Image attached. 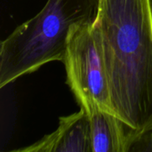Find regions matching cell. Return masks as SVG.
<instances>
[{
  "label": "cell",
  "instance_id": "2",
  "mask_svg": "<svg viewBox=\"0 0 152 152\" xmlns=\"http://www.w3.org/2000/svg\"><path fill=\"white\" fill-rule=\"evenodd\" d=\"M97 0H47L0 45V88L46 63L63 61L71 28L94 20Z\"/></svg>",
  "mask_w": 152,
  "mask_h": 152
},
{
  "label": "cell",
  "instance_id": "4",
  "mask_svg": "<svg viewBox=\"0 0 152 152\" xmlns=\"http://www.w3.org/2000/svg\"><path fill=\"white\" fill-rule=\"evenodd\" d=\"M20 152H92L90 123L87 113L81 109L61 117L55 131L35 143L15 150Z\"/></svg>",
  "mask_w": 152,
  "mask_h": 152
},
{
  "label": "cell",
  "instance_id": "1",
  "mask_svg": "<svg viewBox=\"0 0 152 152\" xmlns=\"http://www.w3.org/2000/svg\"><path fill=\"white\" fill-rule=\"evenodd\" d=\"M93 26L115 113L135 144L152 131V0H97Z\"/></svg>",
  "mask_w": 152,
  "mask_h": 152
},
{
  "label": "cell",
  "instance_id": "5",
  "mask_svg": "<svg viewBox=\"0 0 152 152\" xmlns=\"http://www.w3.org/2000/svg\"><path fill=\"white\" fill-rule=\"evenodd\" d=\"M90 123L92 152H128L134 137L126 125L115 114L94 109L87 113Z\"/></svg>",
  "mask_w": 152,
  "mask_h": 152
},
{
  "label": "cell",
  "instance_id": "3",
  "mask_svg": "<svg viewBox=\"0 0 152 152\" xmlns=\"http://www.w3.org/2000/svg\"><path fill=\"white\" fill-rule=\"evenodd\" d=\"M62 63L67 84L81 109L86 113L101 109L116 115L102 49L93 22L71 28Z\"/></svg>",
  "mask_w": 152,
  "mask_h": 152
}]
</instances>
